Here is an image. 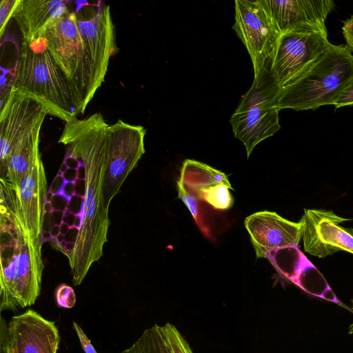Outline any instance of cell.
<instances>
[{
  "label": "cell",
  "instance_id": "cell-29",
  "mask_svg": "<svg viewBox=\"0 0 353 353\" xmlns=\"http://www.w3.org/2000/svg\"><path fill=\"white\" fill-rule=\"evenodd\" d=\"M322 299H325L329 301L334 302L338 305H340L341 306L345 307V308L348 309L347 306L343 305L336 296L332 289L329 287L322 294L321 296Z\"/></svg>",
  "mask_w": 353,
  "mask_h": 353
},
{
  "label": "cell",
  "instance_id": "cell-17",
  "mask_svg": "<svg viewBox=\"0 0 353 353\" xmlns=\"http://www.w3.org/2000/svg\"><path fill=\"white\" fill-rule=\"evenodd\" d=\"M190 192L196 194L201 189L219 183L230 187L227 176L203 163L187 159L183 162L179 180Z\"/></svg>",
  "mask_w": 353,
  "mask_h": 353
},
{
  "label": "cell",
  "instance_id": "cell-33",
  "mask_svg": "<svg viewBox=\"0 0 353 353\" xmlns=\"http://www.w3.org/2000/svg\"><path fill=\"white\" fill-rule=\"evenodd\" d=\"M40 238H41V242L43 243L44 241H50L52 236H51V234L50 232L42 231Z\"/></svg>",
  "mask_w": 353,
  "mask_h": 353
},
{
  "label": "cell",
  "instance_id": "cell-18",
  "mask_svg": "<svg viewBox=\"0 0 353 353\" xmlns=\"http://www.w3.org/2000/svg\"><path fill=\"white\" fill-rule=\"evenodd\" d=\"M121 353H172L163 326L154 325L143 331L129 348Z\"/></svg>",
  "mask_w": 353,
  "mask_h": 353
},
{
  "label": "cell",
  "instance_id": "cell-34",
  "mask_svg": "<svg viewBox=\"0 0 353 353\" xmlns=\"http://www.w3.org/2000/svg\"><path fill=\"white\" fill-rule=\"evenodd\" d=\"M71 228L68 224L62 222L60 225V233L65 235Z\"/></svg>",
  "mask_w": 353,
  "mask_h": 353
},
{
  "label": "cell",
  "instance_id": "cell-32",
  "mask_svg": "<svg viewBox=\"0 0 353 353\" xmlns=\"http://www.w3.org/2000/svg\"><path fill=\"white\" fill-rule=\"evenodd\" d=\"M54 208L51 202L49 201H45L44 205H43V212L48 213V214H52L54 211Z\"/></svg>",
  "mask_w": 353,
  "mask_h": 353
},
{
  "label": "cell",
  "instance_id": "cell-31",
  "mask_svg": "<svg viewBox=\"0 0 353 353\" xmlns=\"http://www.w3.org/2000/svg\"><path fill=\"white\" fill-rule=\"evenodd\" d=\"M53 219H54V225H60L62 223V219L63 213L62 210H55L52 214H51Z\"/></svg>",
  "mask_w": 353,
  "mask_h": 353
},
{
  "label": "cell",
  "instance_id": "cell-3",
  "mask_svg": "<svg viewBox=\"0 0 353 353\" xmlns=\"http://www.w3.org/2000/svg\"><path fill=\"white\" fill-rule=\"evenodd\" d=\"M41 239L34 240L17 216H0V310L34 304L41 292L44 265Z\"/></svg>",
  "mask_w": 353,
  "mask_h": 353
},
{
  "label": "cell",
  "instance_id": "cell-10",
  "mask_svg": "<svg viewBox=\"0 0 353 353\" xmlns=\"http://www.w3.org/2000/svg\"><path fill=\"white\" fill-rule=\"evenodd\" d=\"M327 30H302L280 35L272 58V71L283 87L329 48Z\"/></svg>",
  "mask_w": 353,
  "mask_h": 353
},
{
  "label": "cell",
  "instance_id": "cell-36",
  "mask_svg": "<svg viewBox=\"0 0 353 353\" xmlns=\"http://www.w3.org/2000/svg\"><path fill=\"white\" fill-rule=\"evenodd\" d=\"M74 219H75V214H74L72 212L68 216L67 224H68L71 228L73 227Z\"/></svg>",
  "mask_w": 353,
  "mask_h": 353
},
{
  "label": "cell",
  "instance_id": "cell-14",
  "mask_svg": "<svg viewBox=\"0 0 353 353\" xmlns=\"http://www.w3.org/2000/svg\"><path fill=\"white\" fill-rule=\"evenodd\" d=\"M279 31L327 29L325 21L334 9L332 0H261Z\"/></svg>",
  "mask_w": 353,
  "mask_h": 353
},
{
  "label": "cell",
  "instance_id": "cell-11",
  "mask_svg": "<svg viewBox=\"0 0 353 353\" xmlns=\"http://www.w3.org/2000/svg\"><path fill=\"white\" fill-rule=\"evenodd\" d=\"M233 29L247 48L254 74L272 56L280 34L261 0H236Z\"/></svg>",
  "mask_w": 353,
  "mask_h": 353
},
{
  "label": "cell",
  "instance_id": "cell-13",
  "mask_svg": "<svg viewBox=\"0 0 353 353\" xmlns=\"http://www.w3.org/2000/svg\"><path fill=\"white\" fill-rule=\"evenodd\" d=\"M348 220L330 210L305 209L300 220L305 251L319 258L341 250L353 254V228L340 225Z\"/></svg>",
  "mask_w": 353,
  "mask_h": 353
},
{
  "label": "cell",
  "instance_id": "cell-2",
  "mask_svg": "<svg viewBox=\"0 0 353 353\" xmlns=\"http://www.w3.org/2000/svg\"><path fill=\"white\" fill-rule=\"evenodd\" d=\"M49 111L37 97L11 86L0 113V183L17 190L41 158L39 136Z\"/></svg>",
  "mask_w": 353,
  "mask_h": 353
},
{
  "label": "cell",
  "instance_id": "cell-20",
  "mask_svg": "<svg viewBox=\"0 0 353 353\" xmlns=\"http://www.w3.org/2000/svg\"><path fill=\"white\" fill-rule=\"evenodd\" d=\"M177 190L179 198L186 205L200 230L204 234L208 235L210 233L209 229L204 225L199 215L196 196L194 193L188 191L179 180L177 181Z\"/></svg>",
  "mask_w": 353,
  "mask_h": 353
},
{
  "label": "cell",
  "instance_id": "cell-37",
  "mask_svg": "<svg viewBox=\"0 0 353 353\" xmlns=\"http://www.w3.org/2000/svg\"><path fill=\"white\" fill-rule=\"evenodd\" d=\"M54 194H53L50 190L47 192L46 195V201L52 202V199L54 197Z\"/></svg>",
  "mask_w": 353,
  "mask_h": 353
},
{
  "label": "cell",
  "instance_id": "cell-27",
  "mask_svg": "<svg viewBox=\"0 0 353 353\" xmlns=\"http://www.w3.org/2000/svg\"><path fill=\"white\" fill-rule=\"evenodd\" d=\"M75 181H68L65 180L61 190L56 195H59L65 198L68 202L74 194Z\"/></svg>",
  "mask_w": 353,
  "mask_h": 353
},
{
  "label": "cell",
  "instance_id": "cell-28",
  "mask_svg": "<svg viewBox=\"0 0 353 353\" xmlns=\"http://www.w3.org/2000/svg\"><path fill=\"white\" fill-rule=\"evenodd\" d=\"M65 181V179L63 176L57 175L50 187V190L54 195L57 194L61 190Z\"/></svg>",
  "mask_w": 353,
  "mask_h": 353
},
{
  "label": "cell",
  "instance_id": "cell-21",
  "mask_svg": "<svg viewBox=\"0 0 353 353\" xmlns=\"http://www.w3.org/2000/svg\"><path fill=\"white\" fill-rule=\"evenodd\" d=\"M163 328L172 353H193L188 343L174 325L167 323Z\"/></svg>",
  "mask_w": 353,
  "mask_h": 353
},
{
  "label": "cell",
  "instance_id": "cell-6",
  "mask_svg": "<svg viewBox=\"0 0 353 353\" xmlns=\"http://www.w3.org/2000/svg\"><path fill=\"white\" fill-rule=\"evenodd\" d=\"M37 97L49 114L68 122L79 114L68 80L46 48L43 38L23 41L16 77L11 85Z\"/></svg>",
  "mask_w": 353,
  "mask_h": 353
},
{
  "label": "cell",
  "instance_id": "cell-12",
  "mask_svg": "<svg viewBox=\"0 0 353 353\" xmlns=\"http://www.w3.org/2000/svg\"><path fill=\"white\" fill-rule=\"evenodd\" d=\"M60 339L55 322L33 310L13 316L8 325L1 318V353H57Z\"/></svg>",
  "mask_w": 353,
  "mask_h": 353
},
{
  "label": "cell",
  "instance_id": "cell-25",
  "mask_svg": "<svg viewBox=\"0 0 353 353\" xmlns=\"http://www.w3.org/2000/svg\"><path fill=\"white\" fill-rule=\"evenodd\" d=\"M73 328L79 339L80 344L84 352L97 353L90 339L77 323L73 322Z\"/></svg>",
  "mask_w": 353,
  "mask_h": 353
},
{
  "label": "cell",
  "instance_id": "cell-40",
  "mask_svg": "<svg viewBox=\"0 0 353 353\" xmlns=\"http://www.w3.org/2000/svg\"><path fill=\"white\" fill-rule=\"evenodd\" d=\"M348 333L353 334V323L349 327Z\"/></svg>",
  "mask_w": 353,
  "mask_h": 353
},
{
  "label": "cell",
  "instance_id": "cell-4",
  "mask_svg": "<svg viewBox=\"0 0 353 353\" xmlns=\"http://www.w3.org/2000/svg\"><path fill=\"white\" fill-rule=\"evenodd\" d=\"M352 79V54L345 45L330 43L314 63L282 87L277 107L299 111L333 105Z\"/></svg>",
  "mask_w": 353,
  "mask_h": 353
},
{
  "label": "cell",
  "instance_id": "cell-8",
  "mask_svg": "<svg viewBox=\"0 0 353 353\" xmlns=\"http://www.w3.org/2000/svg\"><path fill=\"white\" fill-rule=\"evenodd\" d=\"M145 129L121 120L108 127L107 168L104 180L105 208L145 153Z\"/></svg>",
  "mask_w": 353,
  "mask_h": 353
},
{
  "label": "cell",
  "instance_id": "cell-7",
  "mask_svg": "<svg viewBox=\"0 0 353 353\" xmlns=\"http://www.w3.org/2000/svg\"><path fill=\"white\" fill-rule=\"evenodd\" d=\"M272 58L254 74L251 88L230 119L235 137L245 146L248 158L259 143L281 128L277 102L282 86L272 71Z\"/></svg>",
  "mask_w": 353,
  "mask_h": 353
},
{
  "label": "cell",
  "instance_id": "cell-39",
  "mask_svg": "<svg viewBox=\"0 0 353 353\" xmlns=\"http://www.w3.org/2000/svg\"><path fill=\"white\" fill-rule=\"evenodd\" d=\"M65 235L59 233L57 236L56 239L58 243H61L62 241H65Z\"/></svg>",
  "mask_w": 353,
  "mask_h": 353
},
{
  "label": "cell",
  "instance_id": "cell-22",
  "mask_svg": "<svg viewBox=\"0 0 353 353\" xmlns=\"http://www.w3.org/2000/svg\"><path fill=\"white\" fill-rule=\"evenodd\" d=\"M56 301L57 305L63 308L70 309L74 306L76 296L72 287L66 284H61L56 290Z\"/></svg>",
  "mask_w": 353,
  "mask_h": 353
},
{
  "label": "cell",
  "instance_id": "cell-19",
  "mask_svg": "<svg viewBox=\"0 0 353 353\" xmlns=\"http://www.w3.org/2000/svg\"><path fill=\"white\" fill-rule=\"evenodd\" d=\"M229 189L232 190V188L219 183L202 188L195 195L198 199L205 201L216 209L228 210L234 203Z\"/></svg>",
  "mask_w": 353,
  "mask_h": 353
},
{
  "label": "cell",
  "instance_id": "cell-26",
  "mask_svg": "<svg viewBox=\"0 0 353 353\" xmlns=\"http://www.w3.org/2000/svg\"><path fill=\"white\" fill-rule=\"evenodd\" d=\"M343 35L345 41V46L353 52V15L345 20L342 26Z\"/></svg>",
  "mask_w": 353,
  "mask_h": 353
},
{
  "label": "cell",
  "instance_id": "cell-9",
  "mask_svg": "<svg viewBox=\"0 0 353 353\" xmlns=\"http://www.w3.org/2000/svg\"><path fill=\"white\" fill-rule=\"evenodd\" d=\"M46 188L41 158L31 167L17 190L0 183V212L17 216L34 240L41 239L43 231Z\"/></svg>",
  "mask_w": 353,
  "mask_h": 353
},
{
  "label": "cell",
  "instance_id": "cell-38",
  "mask_svg": "<svg viewBox=\"0 0 353 353\" xmlns=\"http://www.w3.org/2000/svg\"><path fill=\"white\" fill-rule=\"evenodd\" d=\"M68 168H68V165L66 164V163L63 161L59 171H60L61 173L64 174Z\"/></svg>",
  "mask_w": 353,
  "mask_h": 353
},
{
  "label": "cell",
  "instance_id": "cell-24",
  "mask_svg": "<svg viewBox=\"0 0 353 353\" xmlns=\"http://www.w3.org/2000/svg\"><path fill=\"white\" fill-rule=\"evenodd\" d=\"M333 105L335 109L353 105V79L339 94L334 101Z\"/></svg>",
  "mask_w": 353,
  "mask_h": 353
},
{
  "label": "cell",
  "instance_id": "cell-1",
  "mask_svg": "<svg viewBox=\"0 0 353 353\" xmlns=\"http://www.w3.org/2000/svg\"><path fill=\"white\" fill-rule=\"evenodd\" d=\"M101 113L66 122L59 143L65 153L85 168L83 223L78 232L74 250L68 257L74 285L83 281L94 262L103 256L110 225L105 208L104 180L107 168L108 127Z\"/></svg>",
  "mask_w": 353,
  "mask_h": 353
},
{
  "label": "cell",
  "instance_id": "cell-30",
  "mask_svg": "<svg viewBox=\"0 0 353 353\" xmlns=\"http://www.w3.org/2000/svg\"><path fill=\"white\" fill-rule=\"evenodd\" d=\"M77 170L68 168L63 174V178L68 181H75L77 179Z\"/></svg>",
  "mask_w": 353,
  "mask_h": 353
},
{
  "label": "cell",
  "instance_id": "cell-35",
  "mask_svg": "<svg viewBox=\"0 0 353 353\" xmlns=\"http://www.w3.org/2000/svg\"><path fill=\"white\" fill-rule=\"evenodd\" d=\"M50 232L52 237H56L60 233V225L54 224Z\"/></svg>",
  "mask_w": 353,
  "mask_h": 353
},
{
  "label": "cell",
  "instance_id": "cell-16",
  "mask_svg": "<svg viewBox=\"0 0 353 353\" xmlns=\"http://www.w3.org/2000/svg\"><path fill=\"white\" fill-rule=\"evenodd\" d=\"M70 1L19 0L12 17L17 21L23 41L32 40L52 19L70 9Z\"/></svg>",
  "mask_w": 353,
  "mask_h": 353
},
{
  "label": "cell",
  "instance_id": "cell-15",
  "mask_svg": "<svg viewBox=\"0 0 353 353\" xmlns=\"http://www.w3.org/2000/svg\"><path fill=\"white\" fill-rule=\"evenodd\" d=\"M256 256L265 258L268 252L297 246L302 239L303 225L288 221L270 211L255 212L245 220Z\"/></svg>",
  "mask_w": 353,
  "mask_h": 353
},
{
  "label": "cell",
  "instance_id": "cell-5",
  "mask_svg": "<svg viewBox=\"0 0 353 353\" xmlns=\"http://www.w3.org/2000/svg\"><path fill=\"white\" fill-rule=\"evenodd\" d=\"M37 36L43 38L49 53L66 76L79 114H83L104 81L83 41L76 12L69 9L51 20Z\"/></svg>",
  "mask_w": 353,
  "mask_h": 353
},
{
  "label": "cell",
  "instance_id": "cell-23",
  "mask_svg": "<svg viewBox=\"0 0 353 353\" xmlns=\"http://www.w3.org/2000/svg\"><path fill=\"white\" fill-rule=\"evenodd\" d=\"M19 0H1L0 3V35H3L5 28Z\"/></svg>",
  "mask_w": 353,
  "mask_h": 353
}]
</instances>
